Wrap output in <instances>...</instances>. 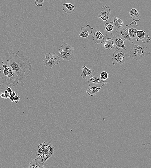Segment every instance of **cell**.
<instances>
[{"mask_svg":"<svg viewBox=\"0 0 151 168\" xmlns=\"http://www.w3.org/2000/svg\"><path fill=\"white\" fill-rule=\"evenodd\" d=\"M8 67L12 69L18 76V85L23 87L27 81L29 73L32 70V64L23 55L19 53L11 52L7 60Z\"/></svg>","mask_w":151,"mask_h":168,"instance_id":"6da1fadb","label":"cell"},{"mask_svg":"<svg viewBox=\"0 0 151 168\" xmlns=\"http://www.w3.org/2000/svg\"><path fill=\"white\" fill-rule=\"evenodd\" d=\"M0 69V88L2 90L8 87L17 86L19 80L16 73L10 67Z\"/></svg>","mask_w":151,"mask_h":168,"instance_id":"7a4b0ae2","label":"cell"},{"mask_svg":"<svg viewBox=\"0 0 151 168\" xmlns=\"http://www.w3.org/2000/svg\"><path fill=\"white\" fill-rule=\"evenodd\" d=\"M55 148L50 142L45 141L39 145L36 155L43 164L54 155Z\"/></svg>","mask_w":151,"mask_h":168,"instance_id":"3957f363","label":"cell"},{"mask_svg":"<svg viewBox=\"0 0 151 168\" xmlns=\"http://www.w3.org/2000/svg\"><path fill=\"white\" fill-rule=\"evenodd\" d=\"M132 48L130 51L131 55L135 60L140 61L150 54V52L145 49L141 45L132 42Z\"/></svg>","mask_w":151,"mask_h":168,"instance_id":"277c9868","label":"cell"},{"mask_svg":"<svg viewBox=\"0 0 151 168\" xmlns=\"http://www.w3.org/2000/svg\"><path fill=\"white\" fill-rule=\"evenodd\" d=\"M74 55V48L67 43L62 44L60 48L58 56L59 58L65 60H70Z\"/></svg>","mask_w":151,"mask_h":168,"instance_id":"5b68a950","label":"cell"},{"mask_svg":"<svg viewBox=\"0 0 151 168\" xmlns=\"http://www.w3.org/2000/svg\"><path fill=\"white\" fill-rule=\"evenodd\" d=\"M45 58L43 60L44 66L48 68H52L60 64L59 58L55 53H44Z\"/></svg>","mask_w":151,"mask_h":168,"instance_id":"8992f818","label":"cell"},{"mask_svg":"<svg viewBox=\"0 0 151 168\" xmlns=\"http://www.w3.org/2000/svg\"><path fill=\"white\" fill-rule=\"evenodd\" d=\"M115 40L114 35L112 33H107L104 37V41L102 43L103 49L107 51L115 50L116 48Z\"/></svg>","mask_w":151,"mask_h":168,"instance_id":"52a82bcc","label":"cell"},{"mask_svg":"<svg viewBox=\"0 0 151 168\" xmlns=\"http://www.w3.org/2000/svg\"><path fill=\"white\" fill-rule=\"evenodd\" d=\"M126 55L122 51L117 50L113 53L112 58V64L114 65L117 64H124L125 62Z\"/></svg>","mask_w":151,"mask_h":168,"instance_id":"ba28073f","label":"cell"},{"mask_svg":"<svg viewBox=\"0 0 151 168\" xmlns=\"http://www.w3.org/2000/svg\"><path fill=\"white\" fill-rule=\"evenodd\" d=\"M128 26V32L131 39L132 41L136 40L138 38L137 33L140 27L135 21H132Z\"/></svg>","mask_w":151,"mask_h":168,"instance_id":"9c48e42d","label":"cell"},{"mask_svg":"<svg viewBox=\"0 0 151 168\" xmlns=\"http://www.w3.org/2000/svg\"><path fill=\"white\" fill-rule=\"evenodd\" d=\"M96 73L93 68H88L85 65H82L81 70V77L85 79L90 78L94 76Z\"/></svg>","mask_w":151,"mask_h":168,"instance_id":"30bf717a","label":"cell"},{"mask_svg":"<svg viewBox=\"0 0 151 168\" xmlns=\"http://www.w3.org/2000/svg\"><path fill=\"white\" fill-rule=\"evenodd\" d=\"M89 86H93L100 87L103 84H107L108 81L102 80L99 77H93L87 80Z\"/></svg>","mask_w":151,"mask_h":168,"instance_id":"8fae6325","label":"cell"},{"mask_svg":"<svg viewBox=\"0 0 151 168\" xmlns=\"http://www.w3.org/2000/svg\"><path fill=\"white\" fill-rule=\"evenodd\" d=\"M102 10L98 17L104 21H107L109 19L111 13V7L105 5L102 7Z\"/></svg>","mask_w":151,"mask_h":168,"instance_id":"7c38bea8","label":"cell"},{"mask_svg":"<svg viewBox=\"0 0 151 168\" xmlns=\"http://www.w3.org/2000/svg\"><path fill=\"white\" fill-rule=\"evenodd\" d=\"M128 25H124L121 28L116 30V32L117 33L122 37L123 39L126 41H128L133 42L129 36V32H128Z\"/></svg>","mask_w":151,"mask_h":168,"instance_id":"4fadbf2b","label":"cell"},{"mask_svg":"<svg viewBox=\"0 0 151 168\" xmlns=\"http://www.w3.org/2000/svg\"><path fill=\"white\" fill-rule=\"evenodd\" d=\"M94 29V28L90 27L89 25L86 26H81L79 37L84 38L86 39V38L89 35H92Z\"/></svg>","mask_w":151,"mask_h":168,"instance_id":"5bb4252c","label":"cell"},{"mask_svg":"<svg viewBox=\"0 0 151 168\" xmlns=\"http://www.w3.org/2000/svg\"><path fill=\"white\" fill-rule=\"evenodd\" d=\"M137 36L139 40L142 43L148 44L151 40V38L144 29L138 30Z\"/></svg>","mask_w":151,"mask_h":168,"instance_id":"9a60e30c","label":"cell"},{"mask_svg":"<svg viewBox=\"0 0 151 168\" xmlns=\"http://www.w3.org/2000/svg\"><path fill=\"white\" fill-rule=\"evenodd\" d=\"M115 48L118 50L122 49L125 51L126 50L125 43L126 41L123 39L119 35L116 36L115 38Z\"/></svg>","mask_w":151,"mask_h":168,"instance_id":"2e32d148","label":"cell"},{"mask_svg":"<svg viewBox=\"0 0 151 168\" xmlns=\"http://www.w3.org/2000/svg\"><path fill=\"white\" fill-rule=\"evenodd\" d=\"M104 35L99 30H96L92 38L94 42L96 44H102L104 39Z\"/></svg>","mask_w":151,"mask_h":168,"instance_id":"e0dca14e","label":"cell"},{"mask_svg":"<svg viewBox=\"0 0 151 168\" xmlns=\"http://www.w3.org/2000/svg\"><path fill=\"white\" fill-rule=\"evenodd\" d=\"M104 84H103L100 87L90 86L86 90V91L88 95L90 96H93L97 95L103 88Z\"/></svg>","mask_w":151,"mask_h":168,"instance_id":"ac0fdd59","label":"cell"},{"mask_svg":"<svg viewBox=\"0 0 151 168\" xmlns=\"http://www.w3.org/2000/svg\"><path fill=\"white\" fill-rule=\"evenodd\" d=\"M111 21L114 24L116 31L124 26V21L122 18H119L115 16L112 18Z\"/></svg>","mask_w":151,"mask_h":168,"instance_id":"d6986e66","label":"cell"},{"mask_svg":"<svg viewBox=\"0 0 151 168\" xmlns=\"http://www.w3.org/2000/svg\"><path fill=\"white\" fill-rule=\"evenodd\" d=\"M63 11L66 13L70 14L73 12L76 9V6H74L73 4L67 3H64L62 6Z\"/></svg>","mask_w":151,"mask_h":168,"instance_id":"ffe728a7","label":"cell"},{"mask_svg":"<svg viewBox=\"0 0 151 168\" xmlns=\"http://www.w3.org/2000/svg\"><path fill=\"white\" fill-rule=\"evenodd\" d=\"M129 13L131 18L133 21H139L142 18L138 10L135 8H132Z\"/></svg>","mask_w":151,"mask_h":168,"instance_id":"44dd1931","label":"cell"},{"mask_svg":"<svg viewBox=\"0 0 151 168\" xmlns=\"http://www.w3.org/2000/svg\"><path fill=\"white\" fill-rule=\"evenodd\" d=\"M29 168H44L43 163L37 158L33 160L30 163L28 167Z\"/></svg>","mask_w":151,"mask_h":168,"instance_id":"7402d4cb","label":"cell"},{"mask_svg":"<svg viewBox=\"0 0 151 168\" xmlns=\"http://www.w3.org/2000/svg\"><path fill=\"white\" fill-rule=\"evenodd\" d=\"M104 29L106 33H109L115 29L114 24L112 21L107 23L104 25Z\"/></svg>","mask_w":151,"mask_h":168,"instance_id":"603a6c76","label":"cell"},{"mask_svg":"<svg viewBox=\"0 0 151 168\" xmlns=\"http://www.w3.org/2000/svg\"><path fill=\"white\" fill-rule=\"evenodd\" d=\"M109 74L106 72L103 71L100 75V78L103 80L106 81L108 79Z\"/></svg>","mask_w":151,"mask_h":168,"instance_id":"cb8c5ba5","label":"cell"},{"mask_svg":"<svg viewBox=\"0 0 151 168\" xmlns=\"http://www.w3.org/2000/svg\"><path fill=\"white\" fill-rule=\"evenodd\" d=\"M44 0H35V4L36 6L42 7L43 5Z\"/></svg>","mask_w":151,"mask_h":168,"instance_id":"d4e9b609","label":"cell"},{"mask_svg":"<svg viewBox=\"0 0 151 168\" xmlns=\"http://www.w3.org/2000/svg\"><path fill=\"white\" fill-rule=\"evenodd\" d=\"M13 101L16 104H19V103L20 100V97L19 96L18 93H17L16 95L12 97Z\"/></svg>","mask_w":151,"mask_h":168,"instance_id":"484cf974","label":"cell"},{"mask_svg":"<svg viewBox=\"0 0 151 168\" xmlns=\"http://www.w3.org/2000/svg\"><path fill=\"white\" fill-rule=\"evenodd\" d=\"M8 61L6 60L3 61L1 65H0V67H1V68L3 69H6L8 67Z\"/></svg>","mask_w":151,"mask_h":168,"instance_id":"4316f807","label":"cell"},{"mask_svg":"<svg viewBox=\"0 0 151 168\" xmlns=\"http://www.w3.org/2000/svg\"><path fill=\"white\" fill-rule=\"evenodd\" d=\"M4 94H5V97L4 98L5 99H6L7 98H8L9 93L8 92H7V91L6 90L5 91Z\"/></svg>","mask_w":151,"mask_h":168,"instance_id":"83f0119b","label":"cell"},{"mask_svg":"<svg viewBox=\"0 0 151 168\" xmlns=\"http://www.w3.org/2000/svg\"><path fill=\"white\" fill-rule=\"evenodd\" d=\"M6 90L9 94L11 93L12 92V91L11 88V87H8L7 88Z\"/></svg>","mask_w":151,"mask_h":168,"instance_id":"f1b7e54d","label":"cell"},{"mask_svg":"<svg viewBox=\"0 0 151 168\" xmlns=\"http://www.w3.org/2000/svg\"><path fill=\"white\" fill-rule=\"evenodd\" d=\"M0 96H1L2 98H4L5 97L4 93H1V94H0Z\"/></svg>","mask_w":151,"mask_h":168,"instance_id":"f546056e","label":"cell"},{"mask_svg":"<svg viewBox=\"0 0 151 168\" xmlns=\"http://www.w3.org/2000/svg\"><path fill=\"white\" fill-rule=\"evenodd\" d=\"M11 94L14 96L16 95L17 93L15 92V91H12V92L11 93Z\"/></svg>","mask_w":151,"mask_h":168,"instance_id":"4dcf8cb0","label":"cell"}]
</instances>
